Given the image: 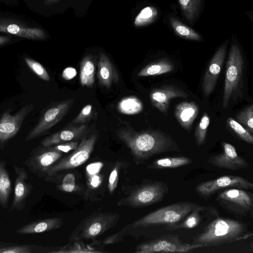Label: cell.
<instances>
[{"mask_svg": "<svg viewBox=\"0 0 253 253\" xmlns=\"http://www.w3.org/2000/svg\"><path fill=\"white\" fill-rule=\"evenodd\" d=\"M118 137L130 150L136 164H140L161 153L180 152L178 143L170 135L159 130L136 131L131 128L120 129Z\"/></svg>", "mask_w": 253, "mask_h": 253, "instance_id": "cell-1", "label": "cell"}, {"mask_svg": "<svg viewBox=\"0 0 253 253\" xmlns=\"http://www.w3.org/2000/svg\"><path fill=\"white\" fill-rule=\"evenodd\" d=\"M252 236L247 224L242 221L218 217L195 237L193 243L209 247L247 239Z\"/></svg>", "mask_w": 253, "mask_h": 253, "instance_id": "cell-2", "label": "cell"}, {"mask_svg": "<svg viewBox=\"0 0 253 253\" xmlns=\"http://www.w3.org/2000/svg\"><path fill=\"white\" fill-rule=\"evenodd\" d=\"M198 205L189 201L173 203L140 217L132 226L137 228L175 224L181 222Z\"/></svg>", "mask_w": 253, "mask_h": 253, "instance_id": "cell-3", "label": "cell"}, {"mask_svg": "<svg viewBox=\"0 0 253 253\" xmlns=\"http://www.w3.org/2000/svg\"><path fill=\"white\" fill-rule=\"evenodd\" d=\"M169 191V186L164 181L145 180L128 196L120 200L118 204L133 208L147 207L162 201Z\"/></svg>", "mask_w": 253, "mask_h": 253, "instance_id": "cell-4", "label": "cell"}, {"mask_svg": "<svg viewBox=\"0 0 253 253\" xmlns=\"http://www.w3.org/2000/svg\"><path fill=\"white\" fill-rule=\"evenodd\" d=\"M120 218L118 213L99 212L83 220L70 236L71 240L94 239L114 226Z\"/></svg>", "mask_w": 253, "mask_h": 253, "instance_id": "cell-5", "label": "cell"}, {"mask_svg": "<svg viewBox=\"0 0 253 253\" xmlns=\"http://www.w3.org/2000/svg\"><path fill=\"white\" fill-rule=\"evenodd\" d=\"M244 60L240 47L236 44L231 47L227 63L222 105L226 109L231 97L237 92L242 82Z\"/></svg>", "mask_w": 253, "mask_h": 253, "instance_id": "cell-6", "label": "cell"}, {"mask_svg": "<svg viewBox=\"0 0 253 253\" xmlns=\"http://www.w3.org/2000/svg\"><path fill=\"white\" fill-rule=\"evenodd\" d=\"M218 204L228 212L240 216L253 214V195L245 189H225L216 197Z\"/></svg>", "mask_w": 253, "mask_h": 253, "instance_id": "cell-7", "label": "cell"}, {"mask_svg": "<svg viewBox=\"0 0 253 253\" xmlns=\"http://www.w3.org/2000/svg\"><path fill=\"white\" fill-rule=\"evenodd\" d=\"M203 247L201 244L183 242L178 235L169 234L139 244L135 253H190Z\"/></svg>", "mask_w": 253, "mask_h": 253, "instance_id": "cell-8", "label": "cell"}, {"mask_svg": "<svg viewBox=\"0 0 253 253\" xmlns=\"http://www.w3.org/2000/svg\"><path fill=\"white\" fill-rule=\"evenodd\" d=\"M97 139V135L96 134L84 137L73 152L60 159L47 170L44 177L57 175L62 171L83 165L89 158Z\"/></svg>", "mask_w": 253, "mask_h": 253, "instance_id": "cell-9", "label": "cell"}, {"mask_svg": "<svg viewBox=\"0 0 253 253\" xmlns=\"http://www.w3.org/2000/svg\"><path fill=\"white\" fill-rule=\"evenodd\" d=\"M227 188L253 190V184L244 177L227 175L201 182L196 185L195 191L202 198L208 199L217 191Z\"/></svg>", "mask_w": 253, "mask_h": 253, "instance_id": "cell-10", "label": "cell"}, {"mask_svg": "<svg viewBox=\"0 0 253 253\" xmlns=\"http://www.w3.org/2000/svg\"><path fill=\"white\" fill-rule=\"evenodd\" d=\"M64 153L53 146L38 147L24 162L30 171L39 178L44 177L47 170L59 161Z\"/></svg>", "mask_w": 253, "mask_h": 253, "instance_id": "cell-11", "label": "cell"}, {"mask_svg": "<svg viewBox=\"0 0 253 253\" xmlns=\"http://www.w3.org/2000/svg\"><path fill=\"white\" fill-rule=\"evenodd\" d=\"M74 101V99L64 100L46 110L41 116L37 125L30 131L26 141L40 137L60 122L70 110Z\"/></svg>", "mask_w": 253, "mask_h": 253, "instance_id": "cell-12", "label": "cell"}, {"mask_svg": "<svg viewBox=\"0 0 253 253\" xmlns=\"http://www.w3.org/2000/svg\"><path fill=\"white\" fill-rule=\"evenodd\" d=\"M34 104L30 103L22 107L16 114L11 115V109L6 110L0 118V148L15 136L19 131L26 116L34 109Z\"/></svg>", "mask_w": 253, "mask_h": 253, "instance_id": "cell-13", "label": "cell"}, {"mask_svg": "<svg viewBox=\"0 0 253 253\" xmlns=\"http://www.w3.org/2000/svg\"><path fill=\"white\" fill-rule=\"evenodd\" d=\"M223 152L210 157L208 162L214 167L231 170L245 169L249 167L248 162L237 153L232 144L223 142Z\"/></svg>", "mask_w": 253, "mask_h": 253, "instance_id": "cell-14", "label": "cell"}, {"mask_svg": "<svg viewBox=\"0 0 253 253\" xmlns=\"http://www.w3.org/2000/svg\"><path fill=\"white\" fill-rule=\"evenodd\" d=\"M227 45L224 43L216 51L204 74L202 89L205 97L209 96L215 88L225 57Z\"/></svg>", "mask_w": 253, "mask_h": 253, "instance_id": "cell-15", "label": "cell"}, {"mask_svg": "<svg viewBox=\"0 0 253 253\" xmlns=\"http://www.w3.org/2000/svg\"><path fill=\"white\" fill-rule=\"evenodd\" d=\"M187 93L172 85H164L153 89L150 93L152 105L165 116L168 114L170 100L175 98H186Z\"/></svg>", "mask_w": 253, "mask_h": 253, "instance_id": "cell-16", "label": "cell"}, {"mask_svg": "<svg viewBox=\"0 0 253 253\" xmlns=\"http://www.w3.org/2000/svg\"><path fill=\"white\" fill-rule=\"evenodd\" d=\"M14 169L17 177L14 184L13 200L9 211L23 210L26 200L33 190V186L26 182L28 174L25 169L17 166H14Z\"/></svg>", "mask_w": 253, "mask_h": 253, "instance_id": "cell-17", "label": "cell"}, {"mask_svg": "<svg viewBox=\"0 0 253 253\" xmlns=\"http://www.w3.org/2000/svg\"><path fill=\"white\" fill-rule=\"evenodd\" d=\"M0 32L32 40H42L46 38L42 29L29 27L8 18H0Z\"/></svg>", "mask_w": 253, "mask_h": 253, "instance_id": "cell-18", "label": "cell"}, {"mask_svg": "<svg viewBox=\"0 0 253 253\" xmlns=\"http://www.w3.org/2000/svg\"><path fill=\"white\" fill-rule=\"evenodd\" d=\"M87 130V125L82 124L60 130L43 139L41 145L49 147L62 143L77 141L84 135Z\"/></svg>", "mask_w": 253, "mask_h": 253, "instance_id": "cell-19", "label": "cell"}, {"mask_svg": "<svg viewBox=\"0 0 253 253\" xmlns=\"http://www.w3.org/2000/svg\"><path fill=\"white\" fill-rule=\"evenodd\" d=\"M97 77L99 85L108 89L119 80L115 67L109 58L103 52L99 53Z\"/></svg>", "mask_w": 253, "mask_h": 253, "instance_id": "cell-20", "label": "cell"}, {"mask_svg": "<svg viewBox=\"0 0 253 253\" xmlns=\"http://www.w3.org/2000/svg\"><path fill=\"white\" fill-rule=\"evenodd\" d=\"M199 106L195 102L183 101L176 105L174 115L180 126L189 131L199 114Z\"/></svg>", "mask_w": 253, "mask_h": 253, "instance_id": "cell-21", "label": "cell"}, {"mask_svg": "<svg viewBox=\"0 0 253 253\" xmlns=\"http://www.w3.org/2000/svg\"><path fill=\"white\" fill-rule=\"evenodd\" d=\"M63 223V219L61 217L39 220L23 226L16 232L20 234L40 233L57 229L62 226Z\"/></svg>", "mask_w": 253, "mask_h": 253, "instance_id": "cell-22", "label": "cell"}, {"mask_svg": "<svg viewBox=\"0 0 253 253\" xmlns=\"http://www.w3.org/2000/svg\"><path fill=\"white\" fill-rule=\"evenodd\" d=\"M192 162L191 159L185 156L167 157L154 161L147 166V168L151 169H175L189 165Z\"/></svg>", "mask_w": 253, "mask_h": 253, "instance_id": "cell-23", "label": "cell"}, {"mask_svg": "<svg viewBox=\"0 0 253 253\" xmlns=\"http://www.w3.org/2000/svg\"><path fill=\"white\" fill-rule=\"evenodd\" d=\"M95 65L91 55L85 56L80 63V82L83 86L92 87L95 82Z\"/></svg>", "mask_w": 253, "mask_h": 253, "instance_id": "cell-24", "label": "cell"}, {"mask_svg": "<svg viewBox=\"0 0 253 253\" xmlns=\"http://www.w3.org/2000/svg\"><path fill=\"white\" fill-rule=\"evenodd\" d=\"M206 209L203 206L198 205L180 222L166 226V230H174L180 229H192L197 226L202 219L201 213Z\"/></svg>", "mask_w": 253, "mask_h": 253, "instance_id": "cell-25", "label": "cell"}, {"mask_svg": "<svg viewBox=\"0 0 253 253\" xmlns=\"http://www.w3.org/2000/svg\"><path fill=\"white\" fill-rule=\"evenodd\" d=\"M174 66L169 60L163 58L153 62L142 68L138 73V77L157 76L169 73Z\"/></svg>", "mask_w": 253, "mask_h": 253, "instance_id": "cell-26", "label": "cell"}, {"mask_svg": "<svg viewBox=\"0 0 253 253\" xmlns=\"http://www.w3.org/2000/svg\"><path fill=\"white\" fill-rule=\"evenodd\" d=\"M11 191V183L6 163L0 161V205L7 209Z\"/></svg>", "mask_w": 253, "mask_h": 253, "instance_id": "cell-27", "label": "cell"}, {"mask_svg": "<svg viewBox=\"0 0 253 253\" xmlns=\"http://www.w3.org/2000/svg\"><path fill=\"white\" fill-rule=\"evenodd\" d=\"M170 24L175 34L184 39L200 41L202 38L195 31L187 26L174 17L169 18Z\"/></svg>", "mask_w": 253, "mask_h": 253, "instance_id": "cell-28", "label": "cell"}, {"mask_svg": "<svg viewBox=\"0 0 253 253\" xmlns=\"http://www.w3.org/2000/svg\"><path fill=\"white\" fill-rule=\"evenodd\" d=\"M118 111L126 115H135L141 112L143 109L141 101L137 97L128 96L123 98L118 103Z\"/></svg>", "mask_w": 253, "mask_h": 253, "instance_id": "cell-29", "label": "cell"}, {"mask_svg": "<svg viewBox=\"0 0 253 253\" xmlns=\"http://www.w3.org/2000/svg\"><path fill=\"white\" fill-rule=\"evenodd\" d=\"M185 18L191 23L197 17L201 6V0H178Z\"/></svg>", "mask_w": 253, "mask_h": 253, "instance_id": "cell-30", "label": "cell"}, {"mask_svg": "<svg viewBox=\"0 0 253 253\" xmlns=\"http://www.w3.org/2000/svg\"><path fill=\"white\" fill-rule=\"evenodd\" d=\"M158 10L153 6H149L143 8L135 18L134 24L136 27L146 26L152 23L157 17Z\"/></svg>", "mask_w": 253, "mask_h": 253, "instance_id": "cell-31", "label": "cell"}, {"mask_svg": "<svg viewBox=\"0 0 253 253\" xmlns=\"http://www.w3.org/2000/svg\"><path fill=\"white\" fill-rule=\"evenodd\" d=\"M210 124V117L207 113L205 112L195 128L194 136L198 146H201L204 144Z\"/></svg>", "mask_w": 253, "mask_h": 253, "instance_id": "cell-32", "label": "cell"}, {"mask_svg": "<svg viewBox=\"0 0 253 253\" xmlns=\"http://www.w3.org/2000/svg\"><path fill=\"white\" fill-rule=\"evenodd\" d=\"M227 123L230 128L234 131L241 139L248 143L251 144L253 143V134L238 121L231 117H229L227 120Z\"/></svg>", "mask_w": 253, "mask_h": 253, "instance_id": "cell-33", "label": "cell"}, {"mask_svg": "<svg viewBox=\"0 0 253 253\" xmlns=\"http://www.w3.org/2000/svg\"><path fill=\"white\" fill-rule=\"evenodd\" d=\"M236 118L238 122L252 134L253 133V105H248L239 112Z\"/></svg>", "mask_w": 253, "mask_h": 253, "instance_id": "cell-34", "label": "cell"}, {"mask_svg": "<svg viewBox=\"0 0 253 253\" xmlns=\"http://www.w3.org/2000/svg\"><path fill=\"white\" fill-rule=\"evenodd\" d=\"M24 60L28 66L39 78L45 81L50 80L47 71L41 64L29 57H25Z\"/></svg>", "mask_w": 253, "mask_h": 253, "instance_id": "cell-35", "label": "cell"}, {"mask_svg": "<svg viewBox=\"0 0 253 253\" xmlns=\"http://www.w3.org/2000/svg\"><path fill=\"white\" fill-rule=\"evenodd\" d=\"M94 114L93 106L90 104H87L81 110L77 116L72 120V123L74 124H84L92 120Z\"/></svg>", "mask_w": 253, "mask_h": 253, "instance_id": "cell-36", "label": "cell"}, {"mask_svg": "<svg viewBox=\"0 0 253 253\" xmlns=\"http://www.w3.org/2000/svg\"><path fill=\"white\" fill-rule=\"evenodd\" d=\"M57 188L67 192H72L78 190V187L76 184L74 175L71 173L66 174L62 180L61 183L57 185Z\"/></svg>", "mask_w": 253, "mask_h": 253, "instance_id": "cell-37", "label": "cell"}, {"mask_svg": "<svg viewBox=\"0 0 253 253\" xmlns=\"http://www.w3.org/2000/svg\"><path fill=\"white\" fill-rule=\"evenodd\" d=\"M31 248L29 246H12L0 249V253H30Z\"/></svg>", "mask_w": 253, "mask_h": 253, "instance_id": "cell-38", "label": "cell"}, {"mask_svg": "<svg viewBox=\"0 0 253 253\" xmlns=\"http://www.w3.org/2000/svg\"><path fill=\"white\" fill-rule=\"evenodd\" d=\"M79 145V142L77 141H73L60 143L53 145L54 147L58 151L67 153L68 152L74 150L77 148Z\"/></svg>", "mask_w": 253, "mask_h": 253, "instance_id": "cell-39", "label": "cell"}, {"mask_svg": "<svg viewBox=\"0 0 253 253\" xmlns=\"http://www.w3.org/2000/svg\"><path fill=\"white\" fill-rule=\"evenodd\" d=\"M119 167L116 166L111 171L108 181V188L111 194L117 187L118 179Z\"/></svg>", "mask_w": 253, "mask_h": 253, "instance_id": "cell-40", "label": "cell"}, {"mask_svg": "<svg viewBox=\"0 0 253 253\" xmlns=\"http://www.w3.org/2000/svg\"><path fill=\"white\" fill-rule=\"evenodd\" d=\"M76 75L75 69L72 67H68L63 71L62 77L66 80H69L73 78Z\"/></svg>", "mask_w": 253, "mask_h": 253, "instance_id": "cell-41", "label": "cell"}, {"mask_svg": "<svg viewBox=\"0 0 253 253\" xmlns=\"http://www.w3.org/2000/svg\"><path fill=\"white\" fill-rule=\"evenodd\" d=\"M10 38L3 36H0V45L5 44L10 41Z\"/></svg>", "mask_w": 253, "mask_h": 253, "instance_id": "cell-42", "label": "cell"}, {"mask_svg": "<svg viewBox=\"0 0 253 253\" xmlns=\"http://www.w3.org/2000/svg\"><path fill=\"white\" fill-rule=\"evenodd\" d=\"M46 0L47 3H53V2H57V1H58L59 0Z\"/></svg>", "mask_w": 253, "mask_h": 253, "instance_id": "cell-43", "label": "cell"}]
</instances>
